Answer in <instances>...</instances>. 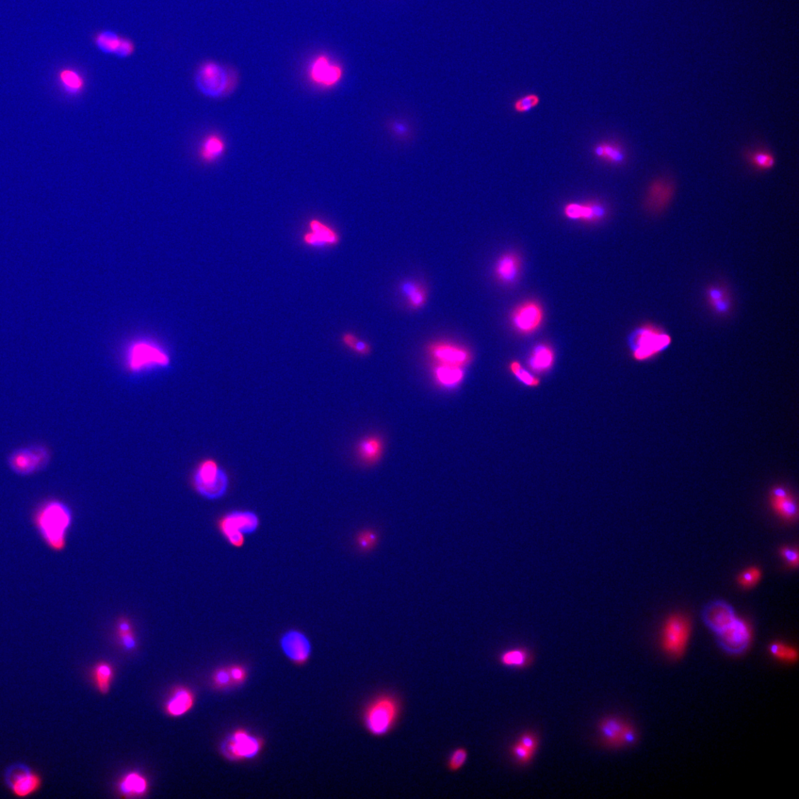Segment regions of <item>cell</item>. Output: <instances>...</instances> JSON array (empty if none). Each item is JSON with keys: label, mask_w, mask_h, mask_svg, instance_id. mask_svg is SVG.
I'll return each instance as SVG.
<instances>
[{"label": "cell", "mask_w": 799, "mask_h": 799, "mask_svg": "<svg viewBox=\"0 0 799 799\" xmlns=\"http://www.w3.org/2000/svg\"><path fill=\"white\" fill-rule=\"evenodd\" d=\"M34 523L49 548L55 551L64 549L72 524V513L67 504L58 500L45 501L35 512Z\"/></svg>", "instance_id": "cell-1"}, {"label": "cell", "mask_w": 799, "mask_h": 799, "mask_svg": "<svg viewBox=\"0 0 799 799\" xmlns=\"http://www.w3.org/2000/svg\"><path fill=\"white\" fill-rule=\"evenodd\" d=\"M195 88L209 99H221L231 94L238 84L236 71L215 61L203 62L194 76Z\"/></svg>", "instance_id": "cell-2"}, {"label": "cell", "mask_w": 799, "mask_h": 799, "mask_svg": "<svg viewBox=\"0 0 799 799\" xmlns=\"http://www.w3.org/2000/svg\"><path fill=\"white\" fill-rule=\"evenodd\" d=\"M400 704L389 694H382L372 701L364 713L366 728L374 737H383L393 728L398 719Z\"/></svg>", "instance_id": "cell-3"}, {"label": "cell", "mask_w": 799, "mask_h": 799, "mask_svg": "<svg viewBox=\"0 0 799 799\" xmlns=\"http://www.w3.org/2000/svg\"><path fill=\"white\" fill-rule=\"evenodd\" d=\"M260 527L258 516L252 511L235 510L226 514L218 521V528L231 546L241 548L246 536L255 533Z\"/></svg>", "instance_id": "cell-4"}, {"label": "cell", "mask_w": 799, "mask_h": 799, "mask_svg": "<svg viewBox=\"0 0 799 799\" xmlns=\"http://www.w3.org/2000/svg\"><path fill=\"white\" fill-rule=\"evenodd\" d=\"M193 485L202 497L215 500L226 495L229 487V478L216 461L206 460L195 471Z\"/></svg>", "instance_id": "cell-5"}, {"label": "cell", "mask_w": 799, "mask_h": 799, "mask_svg": "<svg viewBox=\"0 0 799 799\" xmlns=\"http://www.w3.org/2000/svg\"><path fill=\"white\" fill-rule=\"evenodd\" d=\"M671 342V336L657 326L643 325L633 335V356L640 362L650 360L669 347Z\"/></svg>", "instance_id": "cell-6"}, {"label": "cell", "mask_w": 799, "mask_h": 799, "mask_svg": "<svg viewBox=\"0 0 799 799\" xmlns=\"http://www.w3.org/2000/svg\"><path fill=\"white\" fill-rule=\"evenodd\" d=\"M127 364L133 372H141L159 367H166L170 357L166 351L154 342L139 340L127 349Z\"/></svg>", "instance_id": "cell-7"}, {"label": "cell", "mask_w": 799, "mask_h": 799, "mask_svg": "<svg viewBox=\"0 0 799 799\" xmlns=\"http://www.w3.org/2000/svg\"><path fill=\"white\" fill-rule=\"evenodd\" d=\"M691 634L689 619L681 614L668 617L662 629L661 645L668 656L679 657L686 650Z\"/></svg>", "instance_id": "cell-8"}, {"label": "cell", "mask_w": 799, "mask_h": 799, "mask_svg": "<svg viewBox=\"0 0 799 799\" xmlns=\"http://www.w3.org/2000/svg\"><path fill=\"white\" fill-rule=\"evenodd\" d=\"M51 461V453L43 445L35 444L13 450L8 456L7 464L14 474L29 476L46 469Z\"/></svg>", "instance_id": "cell-9"}, {"label": "cell", "mask_w": 799, "mask_h": 799, "mask_svg": "<svg viewBox=\"0 0 799 799\" xmlns=\"http://www.w3.org/2000/svg\"><path fill=\"white\" fill-rule=\"evenodd\" d=\"M4 782L13 796L26 798L40 791L43 780L41 775L28 765L15 763L10 765L5 771Z\"/></svg>", "instance_id": "cell-10"}, {"label": "cell", "mask_w": 799, "mask_h": 799, "mask_svg": "<svg viewBox=\"0 0 799 799\" xmlns=\"http://www.w3.org/2000/svg\"><path fill=\"white\" fill-rule=\"evenodd\" d=\"M263 747L262 740L251 735L247 730H236L222 743V753L230 760L253 759L258 755Z\"/></svg>", "instance_id": "cell-11"}, {"label": "cell", "mask_w": 799, "mask_h": 799, "mask_svg": "<svg viewBox=\"0 0 799 799\" xmlns=\"http://www.w3.org/2000/svg\"><path fill=\"white\" fill-rule=\"evenodd\" d=\"M344 69L339 63L326 54L316 56L308 68V77L321 88H331L340 84L344 77Z\"/></svg>", "instance_id": "cell-12"}, {"label": "cell", "mask_w": 799, "mask_h": 799, "mask_svg": "<svg viewBox=\"0 0 799 799\" xmlns=\"http://www.w3.org/2000/svg\"><path fill=\"white\" fill-rule=\"evenodd\" d=\"M715 636L723 649L731 655L743 653L751 645L753 639L751 626L739 616L735 622Z\"/></svg>", "instance_id": "cell-13"}, {"label": "cell", "mask_w": 799, "mask_h": 799, "mask_svg": "<svg viewBox=\"0 0 799 799\" xmlns=\"http://www.w3.org/2000/svg\"><path fill=\"white\" fill-rule=\"evenodd\" d=\"M544 320V308L539 302L527 301L518 305L511 315L515 330L520 334L529 335L541 328Z\"/></svg>", "instance_id": "cell-14"}, {"label": "cell", "mask_w": 799, "mask_h": 799, "mask_svg": "<svg viewBox=\"0 0 799 799\" xmlns=\"http://www.w3.org/2000/svg\"><path fill=\"white\" fill-rule=\"evenodd\" d=\"M428 354L437 364L466 367L472 360L470 351L447 341H437L428 347Z\"/></svg>", "instance_id": "cell-15"}, {"label": "cell", "mask_w": 799, "mask_h": 799, "mask_svg": "<svg viewBox=\"0 0 799 799\" xmlns=\"http://www.w3.org/2000/svg\"><path fill=\"white\" fill-rule=\"evenodd\" d=\"M280 646L286 657L299 665L306 663L312 653L311 641L305 633L297 629L284 633L280 639Z\"/></svg>", "instance_id": "cell-16"}, {"label": "cell", "mask_w": 799, "mask_h": 799, "mask_svg": "<svg viewBox=\"0 0 799 799\" xmlns=\"http://www.w3.org/2000/svg\"><path fill=\"white\" fill-rule=\"evenodd\" d=\"M737 617L735 609L723 599L710 602L702 611L703 623L715 635L727 628Z\"/></svg>", "instance_id": "cell-17"}, {"label": "cell", "mask_w": 799, "mask_h": 799, "mask_svg": "<svg viewBox=\"0 0 799 799\" xmlns=\"http://www.w3.org/2000/svg\"><path fill=\"white\" fill-rule=\"evenodd\" d=\"M563 215L570 220L594 224L604 220L609 211L607 206L599 201L568 202L563 207Z\"/></svg>", "instance_id": "cell-18"}, {"label": "cell", "mask_w": 799, "mask_h": 799, "mask_svg": "<svg viewBox=\"0 0 799 799\" xmlns=\"http://www.w3.org/2000/svg\"><path fill=\"white\" fill-rule=\"evenodd\" d=\"M674 194V185L667 178H658L648 188L645 207L651 214L661 213L672 202Z\"/></svg>", "instance_id": "cell-19"}, {"label": "cell", "mask_w": 799, "mask_h": 799, "mask_svg": "<svg viewBox=\"0 0 799 799\" xmlns=\"http://www.w3.org/2000/svg\"><path fill=\"white\" fill-rule=\"evenodd\" d=\"M772 510L781 518L793 521L798 517V509L793 495L783 486L774 487L770 494Z\"/></svg>", "instance_id": "cell-20"}, {"label": "cell", "mask_w": 799, "mask_h": 799, "mask_svg": "<svg viewBox=\"0 0 799 799\" xmlns=\"http://www.w3.org/2000/svg\"><path fill=\"white\" fill-rule=\"evenodd\" d=\"M309 227L311 232L304 236V241L307 246L319 248L334 246L339 243L338 233L322 222L313 219L309 222Z\"/></svg>", "instance_id": "cell-21"}, {"label": "cell", "mask_w": 799, "mask_h": 799, "mask_svg": "<svg viewBox=\"0 0 799 799\" xmlns=\"http://www.w3.org/2000/svg\"><path fill=\"white\" fill-rule=\"evenodd\" d=\"M593 155L606 164L621 167L626 164L627 152L621 142L615 140H603L593 146Z\"/></svg>", "instance_id": "cell-22"}, {"label": "cell", "mask_w": 799, "mask_h": 799, "mask_svg": "<svg viewBox=\"0 0 799 799\" xmlns=\"http://www.w3.org/2000/svg\"><path fill=\"white\" fill-rule=\"evenodd\" d=\"M522 262L514 253H505L497 260L495 266L496 279L504 284H515L521 272Z\"/></svg>", "instance_id": "cell-23"}, {"label": "cell", "mask_w": 799, "mask_h": 799, "mask_svg": "<svg viewBox=\"0 0 799 799\" xmlns=\"http://www.w3.org/2000/svg\"><path fill=\"white\" fill-rule=\"evenodd\" d=\"M627 723L617 717H607L599 724V731L603 743L610 747H621L623 731Z\"/></svg>", "instance_id": "cell-24"}, {"label": "cell", "mask_w": 799, "mask_h": 799, "mask_svg": "<svg viewBox=\"0 0 799 799\" xmlns=\"http://www.w3.org/2000/svg\"><path fill=\"white\" fill-rule=\"evenodd\" d=\"M226 151V142L223 137L218 134H210L202 140L200 149L199 156L202 162L212 164L219 160Z\"/></svg>", "instance_id": "cell-25"}, {"label": "cell", "mask_w": 799, "mask_h": 799, "mask_svg": "<svg viewBox=\"0 0 799 799\" xmlns=\"http://www.w3.org/2000/svg\"><path fill=\"white\" fill-rule=\"evenodd\" d=\"M194 704L195 696L192 692L186 688H178L168 701L166 711L170 716H181L190 711Z\"/></svg>", "instance_id": "cell-26"}, {"label": "cell", "mask_w": 799, "mask_h": 799, "mask_svg": "<svg viewBox=\"0 0 799 799\" xmlns=\"http://www.w3.org/2000/svg\"><path fill=\"white\" fill-rule=\"evenodd\" d=\"M356 449L358 458L362 462L367 464H374L381 459L384 445L381 437L372 435L361 439Z\"/></svg>", "instance_id": "cell-27"}, {"label": "cell", "mask_w": 799, "mask_h": 799, "mask_svg": "<svg viewBox=\"0 0 799 799\" xmlns=\"http://www.w3.org/2000/svg\"><path fill=\"white\" fill-rule=\"evenodd\" d=\"M465 376L464 368L460 367L437 364L433 368V377L439 386L454 388L460 385Z\"/></svg>", "instance_id": "cell-28"}, {"label": "cell", "mask_w": 799, "mask_h": 799, "mask_svg": "<svg viewBox=\"0 0 799 799\" xmlns=\"http://www.w3.org/2000/svg\"><path fill=\"white\" fill-rule=\"evenodd\" d=\"M149 781L138 772L125 775L120 782L119 791L125 797H140L148 792Z\"/></svg>", "instance_id": "cell-29"}, {"label": "cell", "mask_w": 799, "mask_h": 799, "mask_svg": "<svg viewBox=\"0 0 799 799\" xmlns=\"http://www.w3.org/2000/svg\"><path fill=\"white\" fill-rule=\"evenodd\" d=\"M58 79L64 93L70 96L80 94L86 87L84 77L72 69H62L58 74Z\"/></svg>", "instance_id": "cell-30"}, {"label": "cell", "mask_w": 799, "mask_h": 799, "mask_svg": "<svg viewBox=\"0 0 799 799\" xmlns=\"http://www.w3.org/2000/svg\"><path fill=\"white\" fill-rule=\"evenodd\" d=\"M553 362V351L546 345L536 346L529 358L530 367L536 372H544L548 370Z\"/></svg>", "instance_id": "cell-31"}, {"label": "cell", "mask_w": 799, "mask_h": 799, "mask_svg": "<svg viewBox=\"0 0 799 799\" xmlns=\"http://www.w3.org/2000/svg\"><path fill=\"white\" fill-rule=\"evenodd\" d=\"M401 291L412 308L419 309L427 301V292L425 287L415 282H403L401 285Z\"/></svg>", "instance_id": "cell-32"}, {"label": "cell", "mask_w": 799, "mask_h": 799, "mask_svg": "<svg viewBox=\"0 0 799 799\" xmlns=\"http://www.w3.org/2000/svg\"><path fill=\"white\" fill-rule=\"evenodd\" d=\"M500 662L507 667L525 668L532 662L529 652L524 648H515L505 651L500 657Z\"/></svg>", "instance_id": "cell-33"}, {"label": "cell", "mask_w": 799, "mask_h": 799, "mask_svg": "<svg viewBox=\"0 0 799 799\" xmlns=\"http://www.w3.org/2000/svg\"><path fill=\"white\" fill-rule=\"evenodd\" d=\"M121 37L113 30H103L94 37L95 45L105 54H115L120 45Z\"/></svg>", "instance_id": "cell-34"}, {"label": "cell", "mask_w": 799, "mask_h": 799, "mask_svg": "<svg viewBox=\"0 0 799 799\" xmlns=\"http://www.w3.org/2000/svg\"><path fill=\"white\" fill-rule=\"evenodd\" d=\"M93 679L100 694H108L113 679V669L108 662H100L94 667Z\"/></svg>", "instance_id": "cell-35"}, {"label": "cell", "mask_w": 799, "mask_h": 799, "mask_svg": "<svg viewBox=\"0 0 799 799\" xmlns=\"http://www.w3.org/2000/svg\"><path fill=\"white\" fill-rule=\"evenodd\" d=\"M117 633L120 642L127 650H132L137 645L136 636L132 622L126 617L119 619L117 624Z\"/></svg>", "instance_id": "cell-36"}, {"label": "cell", "mask_w": 799, "mask_h": 799, "mask_svg": "<svg viewBox=\"0 0 799 799\" xmlns=\"http://www.w3.org/2000/svg\"><path fill=\"white\" fill-rule=\"evenodd\" d=\"M747 159L754 168L760 171L771 169L775 165V157L769 151L757 149L747 154Z\"/></svg>", "instance_id": "cell-37"}, {"label": "cell", "mask_w": 799, "mask_h": 799, "mask_svg": "<svg viewBox=\"0 0 799 799\" xmlns=\"http://www.w3.org/2000/svg\"><path fill=\"white\" fill-rule=\"evenodd\" d=\"M708 299L711 306L718 314H726L730 308L728 295L720 287H711L708 291Z\"/></svg>", "instance_id": "cell-38"}, {"label": "cell", "mask_w": 799, "mask_h": 799, "mask_svg": "<svg viewBox=\"0 0 799 799\" xmlns=\"http://www.w3.org/2000/svg\"><path fill=\"white\" fill-rule=\"evenodd\" d=\"M769 652L773 657L781 662L793 663L798 659L797 650L793 647L783 643L775 642L771 644Z\"/></svg>", "instance_id": "cell-39"}, {"label": "cell", "mask_w": 799, "mask_h": 799, "mask_svg": "<svg viewBox=\"0 0 799 799\" xmlns=\"http://www.w3.org/2000/svg\"><path fill=\"white\" fill-rule=\"evenodd\" d=\"M541 103V97L536 93H528L520 96L513 103V109L517 113L524 114L531 111Z\"/></svg>", "instance_id": "cell-40"}, {"label": "cell", "mask_w": 799, "mask_h": 799, "mask_svg": "<svg viewBox=\"0 0 799 799\" xmlns=\"http://www.w3.org/2000/svg\"><path fill=\"white\" fill-rule=\"evenodd\" d=\"M469 757V753L465 747H458L454 749L451 753L448 761L447 767L451 772H458L461 770L466 764Z\"/></svg>", "instance_id": "cell-41"}, {"label": "cell", "mask_w": 799, "mask_h": 799, "mask_svg": "<svg viewBox=\"0 0 799 799\" xmlns=\"http://www.w3.org/2000/svg\"><path fill=\"white\" fill-rule=\"evenodd\" d=\"M342 341L345 346L358 355H367L371 352V347L367 342L358 339L354 334H344L342 336Z\"/></svg>", "instance_id": "cell-42"}, {"label": "cell", "mask_w": 799, "mask_h": 799, "mask_svg": "<svg viewBox=\"0 0 799 799\" xmlns=\"http://www.w3.org/2000/svg\"><path fill=\"white\" fill-rule=\"evenodd\" d=\"M761 572L757 567L748 568L738 577V582L744 589L752 588L761 580Z\"/></svg>", "instance_id": "cell-43"}, {"label": "cell", "mask_w": 799, "mask_h": 799, "mask_svg": "<svg viewBox=\"0 0 799 799\" xmlns=\"http://www.w3.org/2000/svg\"><path fill=\"white\" fill-rule=\"evenodd\" d=\"M510 369L515 376L522 382L528 386H536L538 384V380L534 378L532 374L522 367L521 364L517 362H514L510 364Z\"/></svg>", "instance_id": "cell-44"}, {"label": "cell", "mask_w": 799, "mask_h": 799, "mask_svg": "<svg viewBox=\"0 0 799 799\" xmlns=\"http://www.w3.org/2000/svg\"><path fill=\"white\" fill-rule=\"evenodd\" d=\"M511 752L517 762L520 764L529 763L532 759L534 754L518 742L512 745Z\"/></svg>", "instance_id": "cell-45"}, {"label": "cell", "mask_w": 799, "mask_h": 799, "mask_svg": "<svg viewBox=\"0 0 799 799\" xmlns=\"http://www.w3.org/2000/svg\"><path fill=\"white\" fill-rule=\"evenodd\" d=\"M213 682L214 686L219 689L231 686L233 682L228 668H221L217 671L213 677Z\"/></svg>", "instance_id": "cell-46"}, {"label": "cell", "mask_w": 799, "mask_h": 799, "mask_svg": "<svg viewBox=\"0 0 799 799\" xmlns=\"http://www.w3.org/2000/svg\"><path fill=\"white\" fill-rule=\"evenodd\" d=\"M135 45L132 40L122 38L117 50L114 55L120 59H125L132 56L135 52Z\"/></svg>", "instance_id": "cell-47"}, {"label": "cell", "mask_w": 799, "mask_h": 799, "mask_svg": "<svg viewBox=\"0 0 799 799\" xmlns=\"http://www.w3.org/2000/svg\"><path fill=\"white\" fill-rule=\"evenodd\" d=\"M520 745H523L533 754H535L539 745V742L535 735L532 732H527L522 735L517 741Z\"/></svg>", "instance_id": "cell-48"}, {"label": "cell", "mask_w": 799, "mask_h": 799, "mask_svg": "<svg viewBox=\"0 0 799 799\" xmlns=\"http://www.w3.org/2000/svg\"><path fill=\"white\" fill-rule=\"evenodd\" d=\"M228 670H229L233 684H241L246 681L248 677L247 670L241 665H233L230 668H228Z\"/></svg>", "instance_id": "cell-49"}, {"label": "cell", "mask_w": 799, "mask_h": 799, "mask_svg": "<svg viewBox=\"0 0 799 799\" xmlns=\"http://www.w3.org/2000/svg\"><path fill=\"white\" fill-rule=\"evenodd\" d=\"M781 556L792 567L797 568L799 563L798 551L797 549L785 547L781 549Z\"/></svg>", "instance_id": "cell-50"}, {"label": "cell", "mask_w": 799, "mask_h": 799, "mask_svg": "<svg viewBox=\"0 0 799 799\" xmlns=\"http://www.w3.org/2000/svg\"><path fill=\"white\" fill-rule=\"evenodd\" d=\"M376 535L369 531L362 532L357 537L358 546L364 549L372 547L374 543H376Z\"/></svg>", "instance_id": "cell-51"}]
</instances>
